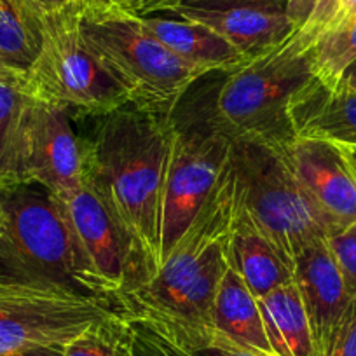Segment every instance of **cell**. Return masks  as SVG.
<instances>
[{"label": "cell", "instance_id": "ac0fdd59", "mask_svg": "<svg viewBox=\"0 0 356 356\" xmlns=\"http://www.w3.org/2000/svg\"><path fill=\"white\" fill-rule=\"evenodd\" d=\"M259 306L275 356H318L309 318L293 280L259 299Z\"/></svg>", "mask_w": 356, "mask_h": 356}, {"label": "cell", "instance_id": "8992f818", "mask_svg": "<svg viewBox=\"0 0 356 356\" xmlns=\"http://www.w3.org/2000/svg\"><path fill=\"white\" fill-rule=\"evenodd\" d=\"M40 23L39 54L23 79L29 97L82 118H100L129 105L124 89L82 39L79 2L42 9Z\"/></svg>", "mask_w": 356, "mask_h": 356}, {"label": "cell", "instance_id": "cb8c5ba5", "mask_svg": "<svg viewBox=\"0 0 356 356\" xmlns=\"http://www.w3.org/2000/svg\"><path fill=\"white\" fill-rule=\"evenodd\" d=\"M356 60V16L344 18L321 33L313 44L314 75L334 84Z\"/></svg>", "mask_w": 356, "mask_h": 356}, {"label": "cell", "instance_id": "30bf717a", "mask_svg": "<svg viewBox=\"0 0 356 356\" xmlns=\"http://www.w3.org/2000/svg\"><path fill=\"white\" fill-rule=\"evenodd\" d=\"M54 197L102 293L122 307L126 297L142 285V269L129 238L86 182Z\"/></svg>", "mask_w": 356, "mask_h": 356}, {"label": "cell", "instance_id": "4fadbf2b", "mask_svg": "<svg viewBox=\"0 0 356 356\" xmlns=\"http://www.w3.org/2000/svg\"><path fill=\"white\" fill-rule=\"evenodd\" d=\"M292 280L309 318L318 356H325L332 332L353 299L327 238H320L297 253Z\"/></svg>", "mask_w": 356, "mask_h": 356}, {"label": "cell", "instance_id": "e0dca14e", "mask_svg": "<svg viewBox=\"0 0 356 356\" xmlns=\"http://www.w3.org/2000/svg\"><path fill=\"white\" fill-rule=\"evenodd\" d=\"M229 264L257 299L292 280L290 264L238 203V196L229 238Z\"/></svg>", "mask_w": 356, "mask_h": 356}, {"label": "cell", "instance_id": "9c48e42d", "mask_svg": "<svg viewBox=\"0 0 356 356\" xmlns=\"http://www.w3.org/2000/svg\"><path fill=\"white\" fill-rule=\"evenodd\" d=\"M171 119L161 224L163 260L200 213L231 157V142L213 129L177 114Z\"/></svg>", "mask_w": 356, "mask_h": 356}, {"label": "cell", "instance_id": "d6a6232c", "mask_svg": "<svg viewBox=\"0 0 356 356\" xmlns=\"http://www.w3.org/2000/svg\"><path fill=\"white\" fill-rule=\"evenodd\" d=\"M341 2H342L341 19L353 18V16H356V0H341Z\"/></svg>", "mask_w": 356, "mask_h": 356}, {"label": "cell", "instance_id": "9a60e30c", "mask_svg": "<svg viewBox=\"0 0 356 356\" xmlns=\"http://www.w3.org/2000/svg\"><path fill=\"white\" fill-rule=\"evenodd\" d=\"M157 15L177 16L208 26L227 40L246 60L280 44L296 30L283 11L252 8L207 9L177 6Z\"/></svg>", "mask_w": 356, "mask_h": 356}, {"label": "cell", "instance_id": "4316f807", "mask_svg": "<svg viewBox=\"0 0 356 356\" xmlns=\"http://www.w3.org/2000/svg\"><path fill=\"white\" fill-rule=\"evenodd\" d=\"M328 245L341 267L351 297H356V222L328 236Z\"/></svg>", "mask_w": 356, "mask_h": 356}, {"label": "cell", "instance_id": "5bb4252c", "mask_svg": "<svg viewBox=\"0 0 356 356\" xmlns=\"http://www.w3.org/2000/svg\"><path fill=\"white\" fill-rule=\"evenodd\" d=\"M289 118L296 136L356 147V89L341 82L327 84L314 75L292 100Z\"/></svg>", "mask_w": 356, "mask_h": 356}, {"label": "cell", "instance_id": "7402d4cb", "mask_svg": "<svg viewBox=\"0 0 356 356\" xmlns=\"http://www.w3.org/2000/svg\"><path fill=\"white\" fill-rule=\"evenodd\" d=\"M25 72L0 70V180H13L19 124L25 111Z\"/></svg>", "mask_w": 356, "mask_h": 356}, {"label": "cell", "instance_id": "5b68a950", "mask_svg": "<svg viewBox=\"0 0 356 356\" xmlns=\"http://www.w3.org/2000/svg\"><path fill=\"white\" fill-rule=\"evenodd\" d=\"M124 311L114 300L51 282L25 266L0 236V355L67 346L95 321Z\"/></svg>", "mask_w": 356, "mask_h": 356}, {"label": "cell", "instance_id": "8fae6325", "mask_svg": "<svg viewBox=\"0 0 356 356\" xmlns=\"http://www.w3.org/2000/svg\"><path fill=\"white\" fill-rule=\"evenodd\" d=\"M68 118L61 108L26 95L13 180L35 184L53 194L84 184L82 138L75 135Z\"/></svg>", "mask_w": 356, "mask_h": 356}, {"label": "cell", "instance_id": "e575fe53", "mask_svg": "<svg viewBox=\"0 0 356 356\" xmlns=\"http://www.w3.org/2000/svg\"><path fill=\"white\" fill-rule=\"evenodd\" d=\"M33 2L44 9H49V8H54V6H58V4H63L61 0H33Z\"/></svg>", "mask_w": 356, "mask_h": 356}, {"label": "cell", "instance_id": "7a4b0ae2", "mask_svg": "<svg viewBox=\"0 0 356 356\" xmlns=\"http://www.w3.org/2000/svg\"><path fill=\"white\" fill-rule=\"evenodd\" d=\"M314 40L316 37L293 30L285 40L224 74L194 114H175L201 122L229 142L286 145L296 138L290 104L314 77Z\"/></svg>", "mask_w": 356, "mask_h": 356}, {"label": "cell", "instance_id": "484cf974", "mask_svg": "<svg viewBox=\"0 0 356 356\" xmlns=\"http://www.w3.org/2000/svg\"><path fill=\"white\" fill-rule=\"evenodd\" d=\"M133 356H196L168 337L142 314L128 313Z\"/></svg>", "mask_w": 356, "mask_h": 356}, {"label": "cell", "instance_id": "277c9868", "mask_svg": "<svg viewBox=\"0 0 356 356\" xmlns=\"http://www.w3.org/2000/svg\"><path fill=\"white\" fill-rule=\"evenodd\" d=\"M79 29L89 51L136 108L171 118L203 77L156 39L138 16L111 0L79 2Z\"/></svg>", "mask_w": 356, "mask_h": 356}, {"label": "cell", "instance_id": "3957f363", "mask_svg": "<svg viewBox=\"0 0 356 356\" xmlns=\"http://www.w3.org/2000/svg\"><path fill=\"white\" fill-rule=\"evenodd\" d=\"M236 210V178L231 157L220 180L159 271L133 290L124 311L211 325V307L229 267V238Z\"/></svg>", "mask_w": 356, "mask_h": 356}, {"label": "cell", "instance_id": "1f68e13d", "mask_svg": "<svg viewBox=\"0 0 356 356\" xmlns=\"http://www.w3.org/2000/svg\"><path fill=\"white\" fill-rule=\"evenodd\" d=\"M337 82H341V84L346 86V88L356 89V60L353 61V63L349 65L348 68H346V72L342 74V77L339 79ZM334 84H335V82H334Z\"/></svg>", "mask_w": 356, "mask_h": 356}, {"label": "cell", "instance_id": "ffe728a7", "mask_svg": "<svg viewBox=\"0 0 356 356\" xmlns=\"http://www.w3.org/2000/svg\"><path fill=\"white\" fill-rule=\"evenodd\" d=\"M42 9L33 0H0V54L9 67L26 72L39 54Z\"/></svg>", "mask_w": 356, "mask_h": 356}, {"label": "cell", "instance_id": "7c38bea8", "mask_svg": "<svg viewBox=\"0 0 356 356\" xmlns=\"http://www.w3.org/2000/svg\"><path fill=\"white\" fill-rule=\"evenodd\" d=\"M282 152L302 193L327 224L328 236L355 224L356 175L344 147L296 136Z\"/></svg>", "mask_w": 356, "mask_h": 356}, {"label": "cell", "instance_id": "d4e9b609", "mask_svg": "<svg viewBox=\"0 0 356 356\" xmlns=\"http://www.w3.org/2000/svg\"><path fill=\"white\" fill-rule=\"evenodd\" d=\"M286 18L296 30L320 37L328 29L341 22V0H289L285 9Z\"/></svg>", "mask_w": 356, "mask_h": 356}, {"label": "cell", "instance_id": "52a82bcc", "mask_svg": "<svg viewBox=\"0 0 356 356\" xmlns=\"http://www.w3.org/2000/svg\"><path fill=\"white\" fill-rule=\"evenodd\" d=\"M231 163L238 203L293 266L297 253L328 238L321 215L302 193L282 147L260 142H231Z\"/></svg>", "mask_w": 356, "mask_h": 356}, {"label": "cell", "instance_id": "ba28073f", "mask_svg": "<svg viewBox=\"0 0 356 356\" xmlns=\"http://www.w3.org/2000/svg\"><path fill=\"white\" fill-rule=\"evenodd\" d=\"M0 236L37 275L107 299L82 257L58 200L44 187L0 180Z\"/></svg>", "mask_w": 356, "mask_h": 356}, {"label": "cell", "instance_id": "2e32d148", "mask_svg": "<svg viewBox=\"0 0 356 356\" xmlns=\"http://www.w3.org/2000/svg\"><path fill=\"white\" fill-rule=\"evenodd\" d=\"M145 29L201 75L227 74L246 61L217 32L201 23L166 15L138 16Z\"/></svg>", "mask_w": 356, "mask_h": 356}, {"label": "cell", "instance_id": "d6986e66", "mask_svg": "<svg viewBox=\"0 0 356 356\" xmlns=\"http://www.w3.org/2000/svg\"><path fill=\"white\" fill-rule=\"evenodd\" d=\"M211 325L248 348L275 355L264 327L259 299L239 278L231 264L225 269L215 293Z\"/></svg>", "mask_w": 356, "mask_h": 356}, {"label": "cell", "instance_id": "f546056e", "mask_svg": "<svg viewBox=\"0 0 356 356\" xmlns=\"http://www.w3.org/2000/svg\"><path fill=\"white\" fill-rule=\"evenodd\" d=\"M111 2L121 6L122 9L136 16L152 15L163 4V0H111Z\"/></svg>", "mask_w": 356, "mask_h": 356}, {"label": "cell", "instance_id": "8d00e7d4", "mask_svg": "<svg viewBox=\"0 0 356 356\" xmlns=\"http://www.w3.org/2000/svg\"><path fill=\"white\" fill-rule=\"evenodd\" d=\"M61 2H82V0H61Z\"/></svg>", "mask_w": 356, "mask_h": 356}, {"label": "cell", "instance_id": "836d02e7", "mask_svg": "<svg viewBox=\"0 0 356 356\" xmlns=\"http://www.w3.org/2000/svg\"><path fill=\"white\" fill-rule=\"evenodd\" d=\"M346 150V156H348L349 163H351L353 170H355V175H356V147H344Z\"/></svg>", "mask_w": 356, "mask_h": 356}, {"label": "cell", "instance_id": "6da1fadb", "mask_svg": "<svg viewBox=\"0 0 356 356\" xmlns=\"http://www.w3.org/2000/svg\"><path fill=\"white\" fill-rule=\"evenodd\" d=\"M173 119L124 105L82 136L84 182L131 241L142 285L163 264V193Z\"/></svg>", "mask_w": 356, "mask_h": 356}, {"label": "cell", "instance_id": "83f0119b", "mask_svg": "<svg viewBox=\"0 0 356 356\" xmlns=\"http://www.w3.org/2000/svg\"><path fill=\"white\" fill-rule=\"evenodd\" d=\"M325 356H356V297L339 318Z\"/></svg>", "mask_w": 356, "mask_h": 356}, {"label": "cell", "instance_id": "d590c367", "mask_svg": "<svg viewBox=\"0 0 356 356\" xmlns=\"http://www.w3.org/2000/svg\"><path fill=\"white\" fill-rule=\"evenodd\" d=\"M4 68H13V67H9V65L6 63L4 58H2V54H0V70H4Z\"/></svg>", "mask_w": 356, "mask_h": 356}, {"label": "cell", "instance_id": "603a6c76", "mask_svg": "<svg viewBox=\"0 0 356 356\" xmlns=\"http://www.w3.org/2000/svg\"><path fill=\"white\" fill-rule=\"evenodd\" d=\"M63 356H133L126 311H118L89 325L65 346Z\"/></svg>", "mask_w": 356, "mask_h": 356}, {"label": "cell", "instance_id": "4dcf8cb0", "mask_svg": "<svg viewBox=\"0 0 356 356\" xmlns=\"http://www.w3.org/2000/svg\"><path fill=\"white\" fill-rule=\"evenodd\" d=\"M63 349L65 346H33V348L2 353L0 356H63Z\"/></svg>", "mask_w": 356, "mask_h": 356}, {"label": "cell", "instance_id": "f1b7e54d", "mask_svg": "<svg viewBox=\"0 0 356 356\" xmlns=\"http://www.w3.org/2000/svg\"><path fill=\"white\" fill-rule=\"evenodd\" d=\"M289 0H163V4L152 13H163L166 9L177 8V6H193V8L207 9H227V8H252L264 9V11H283L286 9Z\"/></svg>", "mask_w": 356, "mask_h": 356}, {"label": "cell", "instance_id": "44dd1931", "mask_svg": "<svg viewBox=\"0 0 356 356\" xmlns=\"http://www.w3.org/2000/svg\"><path fill=\"white\" fill-rule=\"evenodd\" d=\"M128 313L142 314L168 337L196 356H275L234 341L213 325L191 323V321L156 316L140 311H128Z\"/></svg>", "mask_w": 356, "mask_h": 356}]
</instances>
